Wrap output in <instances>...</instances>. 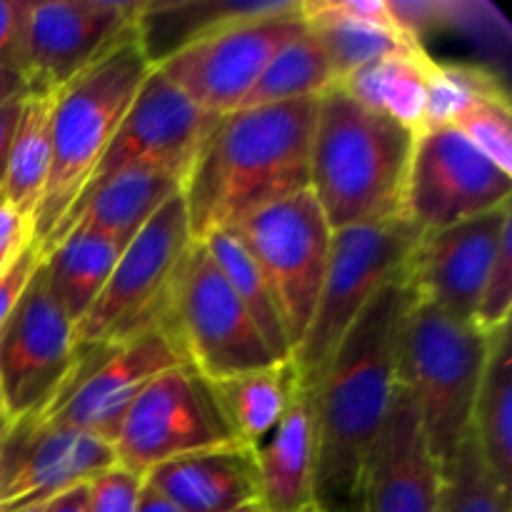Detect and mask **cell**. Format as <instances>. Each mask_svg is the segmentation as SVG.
I'll return each mask as SVG.
<instances>
[{
    "mask_svg": "<svg viewBox=\"0 0 512 512\" xmlns=\"http://www.w3.org/2000/svg\"><path fill=\"white\" fill-rule=\"evenodd\" d=\"M413 303L405 273L345 333L315 390V505L358 512L363 473L398 383V343Z\"/></svg>",
    "mask_w": 512,
    "mask_h": 512,
    "instance_id": "1",
    "label": "cell"
},
{
    "mask_svg": "<svg viewBox=\"0 0 512 512\" xmlns=\"http://www.w3.org/2000/svg\"><path fill=\"white\" fill-rule=\"evenodd\" d=\"M315 113L318 98H305L215 120L183 183L193 243L310 188Z\"/></svg>",
    "mask_w": 512,
    "mask_h": 512,
    "instance_id": "2",
    "label": "cell"
},
{
    "mask_svg": "<svg viewBox=\"0 0 512 512\" xmlns=\"http://www.w3.org/2000/svg\"><path fill=\"white\" fill-rule=\"evenodd\" d=\"M418 135L355 103L340 85L318 95L310 190L330 230L403 215Z\"/></svg>",
    "mask_w": 512,
    "mask_h": 512,
    "instance_id": "3",
    "label": "cell"
},
{
    "mask_svg": "<svg viewBox=\"0 0 512 512\" xmlns=\"http://www.w3.org/2000/svg\"><path fill=\"white\" fill-rule=\"evenodd\" d=\"M150 70L153 65L140 48L135 25H130L98 60L55 90L53 158L33 218L38 245L58 228L90 183Z\"/></svg>",
    "mask_w": 512,
    "mask_h": 512,
    "instance_id": "4",
    "label": "cell"
},
{
    "mask_svg": "<svg viewBox=\"0 0 512 512\" xmlns=\"http://www.w3.org/2000/svg\"><path fill=\"white\" fill-rule=\"evenodd\" d=\"M490 338L413 295L400 330L398 383L413 395L420 428L443 475L470 430Z\"/></svg>",
    "mask_w": 512,
    "mask_h": 512,
    "instance_id": "5",
    "label": "cell"
},
{
    "mask_svg": "<svg viewBox=\"0 0 512 512\" xmlns=\"http://www.w3.org/2000/svg\"><path fill=\"white\" fill-rule=\"evenodd\" d=\"M420 238L423 230L405 215L333 230L328 270L313 318L290 355L300 390H318L340 340L370 300L405 273Z\"/></svg>",
    "mask_w": 512,
    "mask_h": 512,
    "instance_id": "6",
    "label": "cell"
},
{
    "mask_svg": "<svg viewBox=\"0 0 512 512\" xmlns=\"http://www.w3.org/2000/svg\"><path fill=\"white\" fill-rule=\"evenodd\" d=\"M165 325L185 363L208 383L283 363L200 243L190 245L175 273Z\"/></svg>",
    "mask_w": 512,
    "mask_h": 512,
    "instance_id": "7",
    "label": "cell"
},
{
    "mask_svg": "<svg viewBox=\"0 0 512 512\" xmlns=\"http://www.w3.org/2000/svg\"><path fill=\"white\" fill-rule=\"evenodd\" d=\"M190 245L193 235L180 190L123 248L103 293L75 325L78 345L123 343L165 323L173 278Z\"/></svg>",
    "mask_w": 512,
    "mask_h": 512,
    "instance_id": "8",
    "label": "cell"
},
{
    "mask_svg": "<svg viewBox=\"0 0 512 512\" xmlns=\"http://www.w3.org/2000/svg\"><path fill=\"white\" fill-rule=\"evenodd\" d=\"M230 230H235L258 263L283 320L290 350H295L313 318L333 243V230L313 190H300L265 205Z\"/></svg>",
    "mask_w": 512,
    "mask_h": 512,
    "instance_id": "9",
    "label": "cell"
},
{
    "mask_svg": "<svg viewBox=\"0 0 512 512\" xmlns=\"http://www.w3.org/2000/svg\"><path fill=\"white\" fill-rule=\"evenodd\" d=\"M178 365L188 363L165 323L123 343L78 345L73 373L43 418L63 428L98 435L113 445L120 420L140 390Z\"/></svg>",
    "mask_w": 512,
    "mask_h": 512,
    "instance_id": "10",
    "label": "cell"
},
{
    "mask_svg": "<svg viewBox=\"0 0 512 512\" xmlns=\"http://www.w3.org/2000/svg\"><path fill=\"white\" fill-rule=\"evenodd\" d=\"M235 443L213 390L190 365L150 380L120 420L113 440L115 463L145 475L155 465Z\"/></svg>",
    "mask_w": 512,
    "mask_h": 512,
    "instance_id": "11",
    "label": "cell"
},
{
    "mask_svg": "<svg viewBox=\"0 0 512 512\" xmlns=\"http://www.w3.org/2000/svg\"><path fill=\"white\" fill-rule=\"evenodd\" d=\"M78 360L75 323L50 290L43 263L0 325V395L5 418L43 415Z\"/></svg>",
    "mask_w": 512,
    "mask_h": 512,
    "instance_id": "12",
    "label": "cell"
},
{
    "mask_svg": "<svg viewBox=\"0 0 512 512\" xmlns=\"http://www.w3.org/2000/svg\"><path fill=\"white\" fill-rule=\"evenodd\" d=\"M305 30L308 23L300 15V0H295L288 10L230 25L180 50L155 70L198 108L220 118L240 108L270 60Z\"/></svg>",
    "mask_w": 512,
    "mask_h": 512,
    "instance_id": "13",
    "label": "cell"
},
{
    "mask_svg": "<svg viewBox=\"0 0 512 512\" xmlns=\"http://www.w3.org/2000/svg\"><path fill=\"white\" fill-rule=\"evenodd\" d=\"M512 175L495 168L455 128L418 135L403 215L423 233L448 228L510 203Z\"/></svg>",
    "mask_w": 512,
    "mask_h": 512,
    "instance_id": "14",
    "label": "cell"
},
{
    "mask_svg": "<svg viewBox=\"0 0 512 512\" xmlns=\"http://www.w3.org/2000/svg\"><path fill=\"white\" fill-rule=\"evenodd\" d=\"M115 465L113 445L43 415L0 423V512L43 505Z\"/></svg>",
    "mask_w": 512,
    "mask_h": 512,
    "instance_id": "15",
    "label": "cell"
},
{
    "mask_svg": "<svg viewBox=\"0 0 512 512\" xmlns=\"http://www.w3.org/2000/svg\"><path fill=\"white\" fill-rule=\"evenodd\" d=\"M138 8L140 0H33L20 63L30 93L63 88L133 25Z\"/></svg>",
    "mask_w": 512,
    "mask_h": 512,
    "instance_id": "16",
    "label": "cell"
},
{
    "mask_svg": "<svg viewBox=\"0 0 512 512\" xmlns=\"http://www.w3.org/2000/svg\"><path fill=\"white\" fill-rule=\"evenodd\" d=\"M215 120L153 68L85 188L133 165H153L185 180Z\"/></svg>",
    "mask_w": 512,
    "mask_h": 512,
    "instance_id": "17",
    "label": "cell"
},
{
    "mask_svg": "<svg viewBox=\"0 0 512 512\" xmlns=\"http://www.w3.org/2000/svg\"><path fill=\"white\" fill-rule=\"evenodd\" d=\"M508 225L512 208L505 203L493 213L423 233L405 268L415 300L435 305L460 323H473Z\"/></svg>",
    "mask_w": 512,
    "mask_h": 512,
    "instance_id": "18",
    "label": "cell"
},
{
    "mask_svg": "<svg viewBox=\"0 0 512 512\" xmlns=\"http://www.w3.org/2000/svg\"><path fill=\"white\" fill-rule=\"evenodd\" d=\"M443 470L420 428L418 408L395 383L388 415L363 473L358 512H438Z\"/></svg>",
    "mask_w": 512,
    "mask_h": 512,
    "instance_id": "19",
    "label": "cell"
},
{
    "mask_svg": "<svg viewBox=\"0 0 512 512\" xmlns=\"http://www.w3.org/2000/svg\"><path fill=\"white\" fill-rule=\"evenodd\" d=\"M183 175L153 165H133L83 190L73 208L65 213L58 228L38 245L48 253L73 228L93 230L118 245H128L138 230L155 215V210L183 190Z\"/></svg>",
    "mask_w": 512,
    "mask_h": 512,
    "instance_id": "20",
    "label": "cell"
},
{
    "mask_svg": "<svg viewBox=\"0 0 512 512\" xmlns=\"http://www.w3.org/2000/svg\"><path fill=\"white\" fill-rule=\"evenodd\" d=\"M143 478L183 512H240L258 503L255 453L240 443L168 460Z\"/></svg>",
    "mask_w": 512,
    "mask_h": 512,
    "instance_id": "21",
    "label": "cell"
},
{
    "mask_svg": "<svg viewBox=\"0 0 512 512\" xmlns=\"http://www.w3.org/2000/svg\"><path fill=\"white\" fill-rule=\"evenodd\" d=\"M253 453L260 508L303 512L315 505V395L298 390L288 413Z\"/></svg>",
    "mask_w": 512,
    "mask_h": 512,
    "instance_id": "22",
    "label": "cell"
},
{
    "mask_svg": "<svg viewBox=\"0 0 512 512\" xmlns=\"http://www.w3.org/2000/svg\"><path fill=\"white\" fill-rule=\"evenodd\" d=\"M295 0H140L135 35L153 68L180 50L250 18L293 8Z\"/></svg>",
    "mask_w": 512,
    "mask_h": 512,
    "instance_id": "23",
    "label": "cell"
},
{
    "mask_svg": "<svg viewBox=\"0 0 512 512\" xmlns=\"http://www.w3.org/2000/svg\"><path fill=\"white\" fill-rule=\"evenodd\" d=\"M210 390L235 443L255 448L283 420L300 388L293 363L285 360L270 368L210 383Z\"/></svg>",
    "mask_w": 512,
    "mask_h": 512,
    "instance_id": "24",
    "label": "cell"
},
{
    "mask_svg": "<svg viewBox=\"0 0 512 512\" xmlns=\"http://www.w3.org/2000/svg\"><path fill=\"white\" fill-rule=\"evenodd\" d=\"M430 63H433V55L425 48L388 55V58L363 65L335 85H340L363 108L385 115L420 135Z\"/></svg>",
    "mask_w": 512,
    "mask_h": 512,
    "instance_id": "25",
    "label": "cell"
},
{
    "mask_svg": "<svg viewBox=\"0 0 512 512\" xmlns=\"http://www.w3.org/2000/svg\"><path fill=\"white\" fill-rule=\"evenodd\" d=\"M123 245L85 228H73L43 255L50 290L75 325L98 300L118 263Z\"/></svg>",
    "mask_w": 512,
    "mask_h": 512,
    "instance_id": "26",
    "label": "cell"
},
{
    "mask_svg": "<svg viewBox=\"0 0 512 512\" xmlns=\"http://www.w3.org/2000/svg\"><path fill=\"white\" fill-rule=\"evenodd\" d=\"M470 430L495 478L512 490V338L510 325L490 338Z\"/></svg>",
    "mask_w": 512,
    "mask_h": 512,
    "instance_id": "27",
    "label": "cell"
},
{
    "mask_svg": "<svg viewBox=\"0 0 512 512\" xmlns=\"http://www.w3.org/2000/svg\"><path fill=\"white\" fill-rule=\"evenodd\" d=\"M53 103L55 90H35L23 98L8 173L0 188V198L23 213L30 223L43 200L53 158Z\"/></svg>",
    "mask_w": 512,
    "mask_h": 512,
    "instance_id": "28",
    "label": "cell"
},
{
    "mask_svg": "<svg viewBox=\"0 0 512 512\" xmlns=\"http://www.w3.org/2000/svg\"><path fill=\"white\" fill-rule=\"evenodd\" d=\"M198 243L203 245L205 253L213 258V263L218 265L220 273L225 275V280H228L230 288L235 290L240 303L245 305V310L250 313L253 323L258 325L260 335H263L265 343L270 345L275 358L283 360V363L290 360V353H293V350H290L283 320H280L278 308H275L273 293H270L258 263H255L253 255L248 253L243 240L235 235V230L225 228L205 235Z\"/></svg>",
    "mask_w": 512,
    "mask_h": 512,
    "instance_id": "29",
    "label": "cell"
},
{
    "mask_svg": "<svg viewBox=\"0 0 512 512\" xmlns=\"http://www.w3.org/2000/svg\"><path fill=\"white\" fill-rule=\"evenodd\" d=\"M333 83V70L325 58L323 45L308 28L270 60V65L263 70L253 90L245 95L238 110L318 98Z\"/></svg>",
    "mask_w": 512,
    "mask_h": 512,
    "instance_id": "30",
    "label": "cell"
},
{
    "mask_svg": "<svg viewBox=\"0 0 512 512\" xmlns=\"http://www.w3.org/2000/svg\"><path fill=\"white\" fill-rule=\"evenodd\" d=\"M300 15H303L308 28L315 33V38L320 40V45H323L325 58H328L330 70H333L335 83H340V80L348 78L350 73H355L358 68L375 63V60L380 58L423 50V45L405 38L400 30L380 28V25L360 23V20L338 18V15Z\"/></svg>",
    "mask_w": 512,
    "mask_h": 512,
    "instance_id": "31",
    "label": "cell"
},
{
    "mask_svg": "<svg viewBox=\"0 0 512 512\" xmlns=\"http://www.w3.org/2000/svg\"><path fill=\"white\" fill-rule=\"evenodd\" d=\"M503 80L483 65L438 63L433 58L425 85V130L455 128L465 113L493 98H505ZM420 133V135H423Z\"/></svg>",
    "mask_w": 512,
    "mask_h": 512,
    "instance_id": "32",
    "label": "cell"
},
{
    "mask_svg": "<svg viewBox=\"0 0 512 512\" xmlns=\"http://www.w3.org/2000/svg\"><path fill=\"white\" fill-rule=\"evenodd\" d=\"M438 512H512V490L488 468L473 430H468L443 475Z\"/></svg>",
    "mask_w": 512,
    "mask_h": 512,
    "instance_id": "33",
    "label": "cell"
},
{
    "mask_svg": "<svg viewBox=\"0 0 512 512\" xmlns=\"http://www.w3.org/2000/svg\"><path fill=\"white\" fill-rule=\"evenodd\" d=\"M455 130L495 168L512 175V113L508 95L480 103L455 123Z\"/></svg>",
    "mask_w": 512,
    "mask_h": 512,
    "instance_id": "34",
    "label": "cell"
},
{
    "mask_svg": "<svg viewBox=\"0 0 512 512\" xmlns=\"http://www.w3.org/2000/svg\"><path fill=\"white\" fill-rule=\"evenodd\" d=\"M512 308V225L503 230L498 255H495L493 270L485 280L483 295H480L478 310L473 315V325L485 335L498 333L500 328L510 325Z\"/></svg>",
    "mask_w": 512,
    "mask_h": 512,
    "instance_id": "35",
    "label": "cell"
},
{
    "mask_svg": "<svg viewBox=\"0 0 512 512\" xmlns=\"http://www.w3.org/2000/svg\"><path fill=\"white\" fill-rule=\"evenodd\" d=\"M90 512H138L143 475L123 465H110L85 483Z\"/></svg>",
    "mask_w": 512,
    "mask_h": 512,
    "instance_id": "36",
    "label": "cell"
},
{
    "mask_svg": "<svg viewBox=\"0 0 512 512\" xmlns=\"http://www.w3.org/2000/svg\"><path fill=\"white\" fill-rule=\"evenodd\" d=\"M43 263V253H40L38 243L33 238L0 268V325L8 320L13 313L18 300L23 298L25 288L33 280L35 270Z\"/></svg>",
    "mask_w": 512,
    "mask_h": 512,
    "instance_id": "37",
    "label": "cell"
},
{
    "mask_svg": "<svg viewBox=\"0 0 512 512\" xmlns=\"http://www.w3.org/2000/svg\"><path fill=\"white\" fill-rule=\"evenodd\" d=\"M33 0H0V68L18 70L23 63L25 20Z\"/></svg>",
    "mask_w": 512,
    "mask_h": 512,
    "instance_id": "38",
    "label": "cell"
},
{
    "mask_svg": "<svg viewBox=\"0 0 512 512\" xmlns=\"http://www.w3.org/2000/svg\"><path fill=\"white\" fill-rule=\"evenodd\" d=\"M30 238H33V223L0 198V265L8 263Z\"/></svg>",
    "mask_w": 512,
    "mask_h": 512,
    "instance_id": "39",
    "label": "cell"
},
{
    "mask_svg": "<svg viewBox=\"0 0 512 512\" xmlns=\"http://www.w3.org/2000/svg\"><path fill=\"white\" fill-rule=\"evenodd\" d=\"M23 98H13L0 103V188H3L5 173H8L10 148H13V138H15V128H18Z\"/></svg>",
    "mask_w": 512,
    "mask_h": 512,
    "instance_id": "40",
    "label": "cell"
},
{
    "mask_svg": "<svg viewBox=\"0 0 512 512\" xmlns=\"http://www.w3.org/2000/svg\"><path fill=\"white\" fill-rule=\"evenodd\" d=\"M43 512H90L88 510V490H85V483L73 485L65 493L55 495L53 500L45 503Z\"/></svg>",
    "mask_w": 512,
    "mask_h": 512,
    "instance_id": "41",
    "label": "cell"
},
{
    "mask_svg": "<svg viewBox=\"0 0 512 512\" xmlns=\"http://www.w3.org/2000/svg\"><path fill=\"white\" fill-rule=\"evenodd\" d=\"M30 88L25 83L23 73L18 70H10V68H0V103L5 100H13V98H23L28 95Z\"/></svg>",
    "mask_w": 512,
    "mask_h": 512,
    "instance_id": "42",
    "label": "cell"
},
{
    "mask_svg": "<svg viewBox=\"0 0 512 512\" xmlns=\"http://www.w3.org/2000/svg\"><path fill=\"white\" fill-rule=\"evenodd\" d=\"M138 512H183L180 508H175L165 495H160L153 485L145 483L143 478V493H140V503H138Z\"/></svg>",
    "mask_w": 512,
    "mask_h": 512,
    "instance_id": "43",
    "label": "cell"
},
{
    "mask_svg": "<svg viewBox=\"0 0 512 512\" xmlns=\"http://www.w3.org/2000/svg\"><path fill=\"white\" fill-rule=\"evenodd\" d=\"M45 503L43 505H30V508H20V510H13V512H43Z\"/></svg>",
    "mask_w": 512,
    "mask_h": 512,
    "instance_id": "44",
    "label": "cell"
},
{
    "mask_svg": "<svg viewBox=\"0 0 512 512\" xmlns=\"http://www.w3.org/2000/svg\"><path fill=\"white\" fill-rule=\"evenodd\" d=\"M240 512H265V510L260 508L258 503H253V505H248V508H243V510H240Z\"/></svg>",
    "mask_w": 512,
    "mask_h": 512,
    "instance_id": "45",
    "label": "cell"
},
{
    "mask_svg": "<svg viewBox=\"0 0 512 512\" xmlns=\"http://www.w3.org/2000/svg\"><path fill=\"white\" fill-rule=\"evenodd\" d=\"M0 420H5V408H3V395H0Z\"/></svg>",
    "mask_w": 512,
    "mask_h": 512,
    "instance_id": "46",
    "label": "cell"
},
{
    "mask_svg": "<svg viewBox=\"0 0 512 512\" xmlns=\"http://www.w3.org/2000/svg\"><path fill=\"white\" fill-rule=\"evenodd\" d=\"M303 512H323V510H320L318 505H310V508H308V510H303Z\"/></svg>",
    "mask_w": 512,
    "mask_h": 512,
    "instance_id": "47",
    "label": "cell"
},
{
    "mask_svg": "<svg viewBox=\"0 0 512 512\" xmlns=\"http://www.w3.org/2000/svg\"><path fill=\"white\" fill-rule=\"evenodd\" d=\"M0 268H3V265H0Z\"/></svg>",
    "mask_w": 512,
    "mask_h": 512,
    "instance_id": "48",
    "label": "cell"
},
{
    "mask_svg": "<svg viewBox=\"0 0 512 512\" xmlns=\"http://www.w3.org/2000/svg\"><path fill=\"white\" fill-rule=\"evenodd\" d=\"M0 423H3V420H0Z\"/></svg>",
    "mask_w": 512,
    "mask_h": 512,
    "instance_id": "49",
    "label": "cell"
}]
</instances>
